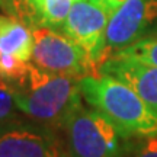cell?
Instances as JSON below:
<instances>
[{"label": "cell", "mask_w": 157, "mask_h": 157, "mask_svg": "<svg viewBox=\"0 0 157 157\" xmlns=\"http://www.w3.org/2000/svg\"><path fill=\"white\" fill-rule=\"evenodd\" d=\"M109 13L90 0L74 2L71 5L63 32L80 45L99 68L105 61V42Z\"/></svg>", "instance_id": "6"}, {"label": "cell", "mask_w": 157, "mask_h": 157, "mask_svg": "<svg viewBox=\"0 0 157 157\" xmlns=\"http://www.w3.org/2000/svg\"><path fill=\"white\" fill-rule=\"evenodd\" d=\"M80 90L90 106L103 113L124 138L157 137V115L131 86L109 74H89Z\"/></svg>", "instance_id": "1"}, {"label": "cell", "mask_w": 157, "mask_h": 157, "mask_svg": "<svg viewBox=\"0 0 157 157\" xmlns=\"http://www.w3.org/2000/svg\"><path fill=\"white\" fill-rule=\"evenodd\" d=\"M125 0H103V3H102V7L105 9V10L109 13V17H111V15H112L113 12L117 10L119 6L122 5Z\"/></svg>", "instance_id": "16"}, {"label": "cell", "mask_w": 157, "mask_h": 157, "mask_svg": "<svg viewBox=\"0 0 157 157\" xmlns=\"http://www.w3.org/2000/svg\"><path fill=\"white\" fill-rule=\"evenodd\" d=\"M13 86L17 109L45 125L61 127L82 102L80 80L51 73L31 63L26 78Z\"/></svg>", "instance_id": "2"}, {"label": "cell", "mask_w": 157, "mask_h": 157, "mask_svg": "<svg viewBox=\"0 0 157 157\" xmlns=\"http://www.w3.org/2000/svg\"><path fill=\"white\" fill-rule=\"evenodd\" d=\"M99 73L113 76L131 86L157 115V66L111 56L99 67Z\"/></svg>", "instance_id": "8"}, {"label": "cell", "mask_w": 157, "mask_h": 157, "mask_svg": "<svg viewBox=\"0 0 157 157\" xmlns=\"http://www.w3.org/2000/svg\"><path fill=\"white\" fill-rule=\"evenodd\" d=\"M121 157H157V137L137 138L135 143L128 140Z\"/></svg>", "instance_id": "14"}, {"label": "cell", "mask_w": 157, "mask_h": 157, "mask_svg": "<svg viewBox=\"0 0 157 157\" xmlns=\"http://www.w3.org/2000/svg\"><path fill=\"white\" fill-rule=\"evenodd\" d=\"M0 9L29 26V9L26 0H0Z\"/></svg>", "instance_id": "15"}, {"label": "cell", "mask_w": 157, "mask_h": 157, "mask_svg": "<svg viewBox=\"0 0 157 157\" xmlns=\"http://www.w3.org/2000/svg\"><path fill=\"white\" fill-rule=\"evenodd\" d=\"M32 63L51 73L82 80L89 74H99L86 51L66 34L47 26L34 28Z\"/></svg>", "instance_id": "4"}, {"label": "cell", "mask_w": 157, "mask_h": 157, "mask_svg": "<svg viewBox=\"0 0 157 157\" xmlns=\"http://www.w3.org/2000/svg\"><path fill=\"white\" fill-rule=\"evenodd\" d=\"M70 157H121L128 140L109 119L80 102L61 125Z\"/></svg>", "instance_id": "3"}, {"label": "cell", "mask_w": 157, "mask_h": 157, "mask_svg": "<svg viewBox=\"0 0 157 157\" xmlns=\"http://www.w3.org/2000/svg\"><path fill=\"white\" fill-rule=\"evenodd\" d=\"M29 9V28L58 29L66 22L73 0H26Z\"/></svg>", "instance_id": "10"}, {"label": "cell", "mask_w": 157, "mask_h": 157, "mask_svg": "<svg viewBox=\"0 0 157 157\" xmlns=\"http://www.w3.org/2000/svg\"><path fill=\"white\" fill-rule=\"evenodd\" d=\"M16 108L13 86L0 77V128L7 127L16 118Z\"/></svg>", "instance_id": "13"}, {"label": "cell", "mask_w": 157, "mask_h": 157, "mask_svg": "<svg viewBox=\"0 0 157 157\" xmlns=\"http://www.w3.org/2000/svg\"><path fill=\"white\" fill-rule=\"evenodd\" d=\"M34 52V32L23 22L9 15H0V54L31 63Z\"/></svg>", "instance_id": "9"}, {"label": "cell", "mask_w": 157, "mask_h": 157, "mask_svg": "<svg viewBox=\"0 0 157 157\" xmlns=\"http://www.w3.org/2000/svg\"><path fill=\"white\" fill-rule=\"evenodd\" d=\"M156 25L157 0H125L109 17L105 60L113 52L147 36V32Z\"/></svg>", "instance_id": "5"}, {"label": "cell", "mask_w": 157, "mask_h": 157, "mask_svg": "<svg viewBox=\"0 0 157 157\" xmlns=\"http://www.w3.org/2000/svg\"><path fill=\"white\" fill-rule=\"evenodd\" d=\"M0 157H70L54 134L26 127L0 128Z\"/></svg>", "instance_id": "7"}, {"label": "cell", "mask_w": 157, "mask_h": 157, "mask_svg": "<svg viewBox=\"0 0 157 157\" xmlns=\"http://www.w3.org/2000/svg\"><path fill=\"white\" fill-rule=\"evenodd\" d=\"M112 56L125 57V58L137 60L140 63L157 66V32L138 39L134 44L113 52Z\"/></svg>", "instance_id": "11"}, {"label": "cell", "mask_w": 157, "mask_h": 157, "mask_svg": "<svg viewBox=\"0 0 157 157\" xmlns=\"http://www.w3.org/2000/svg\"><path fill=\"white\" fill-rule=\"evenodd\" d=\"M31 63L21 61L15 57L0 54V77H3L7 82H12L13 84L22 83L26 78L29 71Z\"/></svg>", "instance_id": "12"}]
</instances>
